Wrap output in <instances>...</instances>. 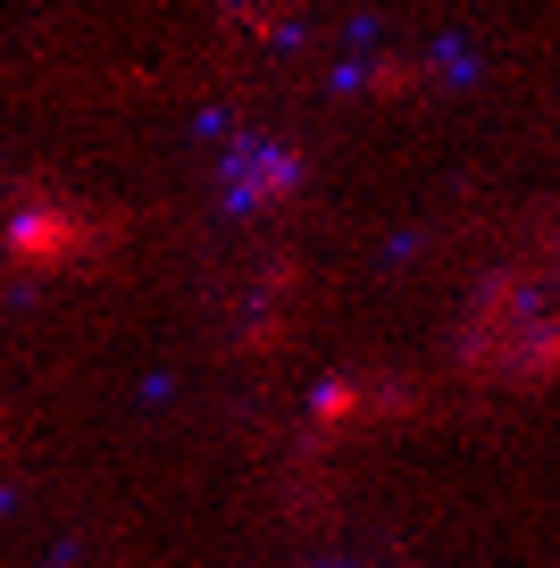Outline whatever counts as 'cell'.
<instances>
[{
  "mask_svg": "<svg viewBox=\"0 0 560 568\" xmlns=\"http://www.w3.org/2000/svg\"><path fill=\"white\" fill-rule=\"evenodd\" d=\"M552 376H560V310L502 352V385H552Z\"/></svg>",
  "mask_w": 560,
  "mask_h": 568,
  "instance_id": "cell-5",
  "label": "cell"
},
{
  "mask_svg": "<svg viewBox=\"0 0 560 568\" xmlns=\"http://www.w3.org/2000/svg\"><path fill=\"white\" fill-rule=\"evenodd\" d=\"M126 234L118 210H84V201H34V210L0 217V260L26 267V276H59V267H92L109 243Z\"/></svg>",
  "mask_w": 560,
  "mask_h": 568,
  "instance_id": "cell-1",
  "label": "cell"
},
{
  "mask_svg": "<svg viewBox=\"0 0 560 568\" xmlns=\"http://www.w3.org/2000/svg\"><path fill=\"white\" fill-rule=\"evenodd\" d=\"M351 426H368V376H327V385L310 393V409H301V452L327 460Z\"/></svg>",
  "mask_w": 560,
  "mask_h": 568,
  "instance_id": "cell-3",
  "label": "cell"
},
{
  "mask_svg": "<svg viewBox=\"0 0 560 568\" xmlns=\"http://www.w3.org/2000/svg\"><path fill=\"white\" fill-rule=\"evenodd\" d=\"M334 84L351 92H377V101H410V92L427 84V59H402V51H377V59H351Z\"/></svg>",
  "mask_w": 560,
  "mask_h": 568,
  "instance_id": "cell-4",
  "label": "cell"
},
{
  "mask_svg": "<svg viewBox=\"0 0 560 568\" xmlns=\"http://www.w3.org/2000/svg\"><path fill=\"white\" fill-rule=\"evenodd\" d=\"M218 193H227V210H284V201L301 193V151L293 142H234L227 151V168H218Z\"/></svg>",
  "mask_w": 560,
  "mask_h": 568,
  "instance_id": "cell-2",
  "label": "cell"
},
{
  "mask_svg": "<svg viewBox=\"0 0 560 568\" xmlns=\"http://www.w3.org/2000/svg\"><path fill=\"white\" fill-rule=\"evenodd\" d=\"M427 393L410 385V376H368V426H386V418H419Z\"/></svg>",
  "mask_w": 560,
  "mask_h": 568,
  "instance_id": "cell-6",
  "label": "cell"
}]
</instances>
